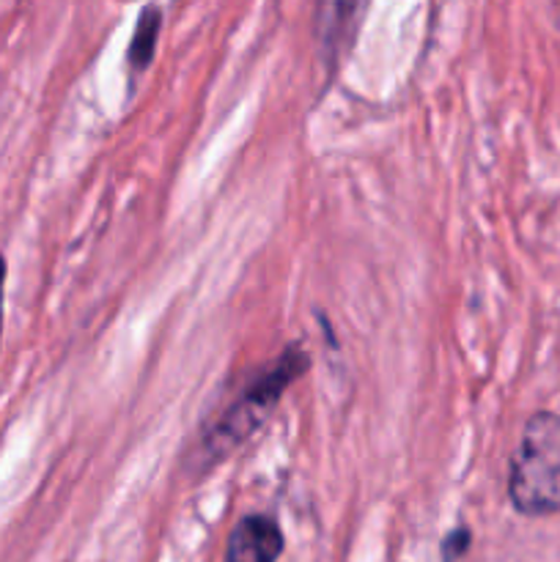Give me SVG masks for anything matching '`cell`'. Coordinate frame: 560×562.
<instances>
[{
  "instance_id": "1",
  "label": "cell",
  "mask_w": 560,
  "mask_h": 562,
  "mask_svg": "<svg viewBox=\"0 0 560 562\" xmlns=\"http://www.w3.org/2000/svg\"><path fill=\"white\" fill-rule=\"evenodd\" d=\"M307 368H311V357H307L305 346L300 344L289 346L283 355L275 357L269 366H264L239 390V395L220 412L217 420L209 423L206 431L201 434L198 461H203V467H212L228 459L239 445H245L264 426V420L272 415L285 390L296 379L305 376Z\"/></svg>"
},
{
  "instance_id": "2",
  "label": "cell",
  "mask_w": 560,
  "mask_h": 562,
  "mask_svg": "<svg viewBox=\"0 0 560 562\" xmlns=\"http://www.w3.org/2000/svg\"><path fill=\"white\" fill-rule=\"evenodd\" d=\"M508 499L516 514H560V415L533 412L508 464Z\"/></svg>"
},
{
  "instance_id": "3",
  "label": "cell",
  "mask_w": 560,
  "mask_h": 562,
  "mask_svg": "<svg viewBox=\"0 0 560 562\" xmlns=\"http://www.w3.org/2000/svg\"><path fill=\"white\" fill-rule=\"evenodd\" d=\"M285 538L269 514H247L236 521L225 543V562H278Z\"/></svg>"
},
{
  "instance_id": "4",
  "label": "cell",
  "mask_w": 560,
  "mask_h": 562,
  "mask_svg": "<svg viewBox=\"0 0 560 562\" xmlns=\"http://www.w3.org/2000/svg\"><path fill=\"white\" fill-rule=\"evenodd\" d=\"M159 27H163V9L159 5H146L137 16L135 36H132L130 53H126V64L132 71H143L154 58V49H157Z\"/></svg>"
},
{
  "instance_id": "5",
  "label": "cell",
  "mask_w": 560,
  "mask_h": 562,
  "mask_svg": "<svg viewBox=\"0 0 560 562\" xmlns=\"http://www.w3.org/2000/svg\"><path fill=\"white\" fill-rule=\"evenodd\" d=\"M470 541H472V536H470V530H464V527H459V530L450 532L443 543L445 562H450L453 558H461V554H464V549L470 547Z\"/></svg>"
},
{
  "instance_id": "6",
  "label": "cell",
  "mask_w": 560,
  "mask_h": 562,
  "mask_svg": "<svg viewBox=\"0 0 560 562\" xmlns=\"http://www.w3.org/2000/svg\"><path fill=\"white\" fill-rule=\"evenodd\" d=\"M3 291H5V261L0 256V327H3Z\"/></svg>"
}]
</instances>
